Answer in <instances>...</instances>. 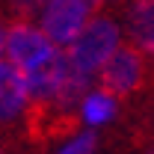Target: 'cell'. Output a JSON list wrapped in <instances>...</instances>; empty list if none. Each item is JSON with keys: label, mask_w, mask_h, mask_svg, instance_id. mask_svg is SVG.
Returning <instances> with one entry per match:
<instances>
[{"label": "cell", "mask_w": 154, "mask_h": 154, "mask_svg": "<svg viewBox=\"0 0 154 154\" xmlns=\"http://www.w3.org/2000/svg\"><path fill=\"white\" fill-rule=\"evenodd\" d=\"M3 51H6L9 62L18 68L21 74H30V71H36L38 65H45L59 48L38 27L27 24V21H18V24H12L6 30V48Z\"/></svg>", "instance_id": "cell-3"}, {"label": "cell", "mask_w": 154, "mask_h": 154, "mask_svg": "<svg viewBox=\"0 0 154 154\" xmlns=\"http://www.w3.org/2000/svg\"><path fill=\"white\" fill-rule=\"evenodd\" d=\"M3 48H6V27L0 24V57H3Z\"/></svg>", "instance_id": "cell-9"}, {"label": "cell", "mask_w": 154, "mask_h": 154, "mask_svg": "<svg viewBox=\"0 0 154 154\" xmlns=\"http://www.w3.org/2000/svg\"><path fill=\"white\" fill-rule=\"evenodd\" d=\"M148 57H151V59H154V45H151V48H148Z\"/></svg>", "instance_id": "cell-10"}, {"label": "cell", "mask_w": 154, "mask_h": 154, "mask_svg": "<svg viewBox=\"0 0 154 154\" xmlns=\"http://www.w3.org/2000/svg\"><path fill=\"white\" fill-rule=\"evenodd\" d=\"M80 110H83V119H86L89 125H104V122H110L116 116V98L110 95V92H104V89H98L92 95L86 92Z\"/></svg>", "instance_id": "cell-7"}, {"label": "cell", "mask_w": 154, "mask_h": 154, "mask_svg": "<svg viewBox=\"0 0 154 154\" xmlns=\"http://www.w3.org/2000/svg\"><path fill=\"white\" fill-rule=\"evenodd\" d=\"M30 104V92H27V80L18 68L6 59H0V125H9L24 116Z\"/></svg>", "instance_id": "cell-5"}, {"label": "cell", "mask_w": 154, "mask_h": 154, "mask_svg": "<svg viewBox=\"0 0 154 154\" xmlns=\"http://www.w3.org/2000/svg\"><path fill=\"white\" fill-rule=\"evenodd\" d=\"M119 48V27L110 18H92L86 21V27L77 33V38L68 45V59L77 71L83 74H98V68L110 59Z\"/></svg>", "instance_id": "cell-1"}, {"label": "cell", "mask_w": 154, "mask_h": 154, "mask_svg": "<svg viewBox=\"0 0 154 154\" xmlns=\"http://www.w3.org/2000/svg\"><path fill=\"white\" fill-rule=\"evenodd\" d=\"M128 33L136 48H142L148 54V48L154 45V0H131Z\"/></svg>", "instance_id": "cell-6"}, {"label": "cell", "mask_w": 154, "mask_h": 154, "mask_svg": "<svg viewBox=\"0 0 154 154\" xmlns=\"http://www.w3.org/2000/svg\"><path fill=\"white\" fill-rule=\"evenodd\" d=\"M98 0H48L42 6V33L57 48H68L86 27Z\"/></svg>", "instance_id": "cell-4"}, {"label": "cell", "mask_w": 154, "mask_h": 154, "mask_svg": "<svg viewBox=\"0 0 154 154\" xmlns=\"http://www.w3.org/2000/svg\"><path fill=\"white\" fill-rule=\"evenodd\" d=\"M148 77V62H145V51L136 45H119L110 59L98 68V86L113 98H128L145 83Z\"/></svg>", "instance_id": "cell-2"}, {"label": "cell", "mask_w": 154, "mask_h": 154, "mask_svg": "<svg viewBox=\"0 0 154 154\" xmlns=\"http://www.w3.org/2000/svg\"><path fill=\"white\" fill-rule=\"evenodd\" d=\"M98 148V136L95 134H80L77 139H71L59 154H95Z\"/></svg>", "instance_id": "cell-8"}]
</instances>
